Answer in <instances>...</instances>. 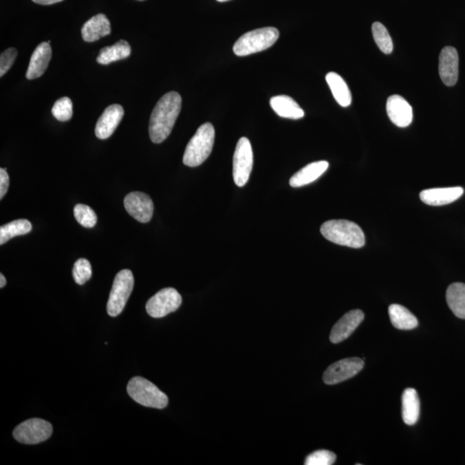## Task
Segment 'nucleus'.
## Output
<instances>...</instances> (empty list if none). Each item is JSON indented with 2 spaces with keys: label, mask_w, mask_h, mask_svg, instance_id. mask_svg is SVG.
Masks as SVG:
<instances>
[{
  "label": "nucleus",
  "mask_w": 465,
  "mask_h": 465,
  "mask_svg": "<svg viewBox=\"0 0 465 465\" xmlns=\"http://www.w3.org/2000/svg\"><path fill=\"white\" fill-rule=\"evenodd\" d=\"M254 166V153L250 142L246 138L239 140L232 160V176L239 187L248 183Z\"/></svg>",
  "instance_id": "7"
},
{
  "label": "nucleus",
  "mask_w": 465,
  "mask_h": 465,
  "mask_svg": "<svg viewBox=\"0 0 465 465\" xmlns=\"http://www.w3.org/2000/svg\"><path fill=\"white\" fill-rule=\"evenodd\" d=\"M182 303V297L173 288L160 290L146 304L147 313L153 318L165 317L176 311Z\"/></svg>",
  "instance_id": "9"
},
{
  "label": "nucleus",
  "mask_w": 465,
  "mask_h": 465,
  "mask_svg": "<svg viewBox=\"0 0 465 465\" xmlns=\"http://www.w3.org/2000/svg\"><path fill=\"white\" fill-rule=\"evenodd\" d=\"M446 302L453 313L460 319H465V285L454 283L446 290Z\"/></svg>",
  "instance_id": "25"
},
{
  "label": "nucleus",
  "mask_w": 465,
  "mask_h": 465,
  "mask_svg": "<svg viewBox=\"0 0 465 465\" xmlns=\"http://www.w3.org/2000/svg\"><path fill=\"white\" fill-rule=\"evenodd\" d=\"M73 102L67 97L61 98L54 102L52 114L58 121H69L73 116Z\"/></svg>",
  "instance_id": "29"
},
{
  "label": "nucleus",
  "mask_w": 465,
  "mask_h": 465,
  "mask_svg": "<svg viewBox=\"0 0 465 465\" xmlns=\"http://www.w3.org/2000/svg\"><path fill=\"white\" fill-rule=\"evenodd\" d=\"M402 419L407 425L413 426L420 417V399L415 389L409 388L403 392L402 398Z\"/></svg>",
  "instance_id": "21"
},
{
  "label": "nucleus",
  "mask_w": 465,
  "mask_h": 465,
  "mask_svg": "<svg viewBox=\"0 0 465 465\" xmlns=\"http://www.w3.org/2000/svg\"><path fill=\"white\" fill-rule=\"evenodd\" d=\"M372 34H374L376 44L382 52L386 54H391L394 46H393L391 36L385 26L381 23L375 22L372 25Z\"/></svg>",
  "instance_id": "27"
},
{
  "label": "nucleus",
  "mask_w": 465,
  "mask_h": 465,
  "mask_svg": "<svg viewBox=\"0 0 465 465\" xmlns=\"http://www.w3.org/2000/svg\"><path fill=\"white\" fill-rule=\"evenodd\" d=\"M459 58L455 47H444L440 54L439 73L441 80L447 87L456 85L458 78Z\"/></svg>",
  "instance_id": "13"
},
{
  "label": "nucleus",
  "mask_w": 465,
  "mask_h": 465,
  "mask_svg": "<svg viewBox=\"0 0 465 465\" xmlns=\"http://www.w3.org/2000/svg\"><path fill=\"white\" fill-rule=\"evenodd\" d=\"M270 105H271L273 111L281 118L297 120V119L303 118L304 116L303 109L289 96H276V97L271 98Z\"/></svg>",
  "instance_id": "20"
},
{
  "label": "nucleus",
  "mask_w": 465,
  "mask_h": 465,
  "mask_svg": "<svg viewBox=\"0 0 465 465\" xmlns=\"http://www.w3.org/2000/svg\"><path fill=\"white\" fill-rule=\"evenodd\" d=\"M215 142V129L210 122H206L197 129L196 134L190 140L183 157L184 165L196 167L203 164L210 156Z\"/></svg>",
  "instance_id": "3"
},
{
  "label": "nucleus",
  "mask_w": 465,
  "mask_h": 465,
  "mask_svg": "<svg viewBox=\"0 0 465 465\" xmlns=\"http://www.w3.org/2000/svg\"><path fill=\"white\" fill-rule=\"evenodd\" d=\"M74 214L78 224L85 228H94L97 224V215L88 205L77 204L74 207Z\"/></svg>",
  "instance_id": "28"
},
{
  "label": "nucleus",
  "mask_w": 465,
  "mask_h": 465,
  "mask_svg": "<svg viewBox=\"0 0 465 465\" xmlns=\"http://www.w3.org/2000/svg\"><path fill=\"white\" fill-rule=\"evenodd\" d=\"M134 283V276L129 270H122L116 274L107 303L109 316L116 317L122 312L131 295Z\"/></svg>",
  "instance_id": "6"
},
{
  "label": "nucleus",
  "mask_w": 465,
  "mask_h": 465,
  "mask_svg": "<svg viewBox=\"0 0 465 465\" xmlns=\"http://www.w3.org/2000/svg\"><path fill=\"white\" fill-rule=\"evenodd\" d=\"M389 314L393 326L398 329L412 330L418 327L417 318L407 307L399 304L389 306Z\"/></svg>",
  "instance_id": "23"
},
{
  "label": "nucleus",
  "mask_w": 465,
  "mask_h": 465,
  "mask_svg": "<svg viewBox=\"0 0 465 465\" xmlns=\"http://www.w3.org/2000/svg\"><path fill=\"white\" fill-rule=\"evenodd\" d=\"M321 235L333 244L352 248H361L365 237L360 226L347 220H330L321 227Z\"/></svg>",
  "instance_id": "2"
},
{
  "label": "nucleus",
  "mask_w": 465,
  "mask_h": 465,
  "mask_svg": "<svg viewBox=\"0 0 465 465\" xmlns=\"http://www.w3.org/2000/svg\"><path fill=\"white\" fill-rule=\"evenodd\" d=\"M218 2H227L229 1V0H217Z\"/></svg>",
  "instance_id": "36"
},
{
  "label": "nucleus",
  "mask_w": 465,
  "mask_h": 465,
  "mask_svg": "<svg viewBox=\"0 0 465 465\" xmlns=\"http://www.w3.org/2000/svg\"><path fill=\"white\" fill-rule=\"evenodd\" d=\"M328 166L329 164L325 160L309 164L290 177V186L299 188L313 183L326 172Z\"/></svg>",
  "instance_id": "19"
},
{
  "label": "nucleus",
  "mask_w": 465,
  "mask_h": 465,
  "mask_svg": "<svg viewBox=\"0 0 465 465\" xmlns=\"http://www.w3.org/2000/svg\"><path fill=\"white\" fill-rule=\"evenodd\" d=\"M131 54V47L128 42L120 40L114 45L105 47L99 51L97 58L98 63L109 65L114 61L126 59Z\"/></svg>",
  "instance_id": "24"
},
{
  "label": "nucleus",
  "mask_w": 465,
  "mask_h": 465,
  "mask_svg": "<svg viewBox=\"0 0 465 465\" xmlns=\"http://www.w3.org/2000/svg\"><path fill=\"white\" fill-rule=\"evenodd\" d=\"M32 230V225L26 219H20L3 225L0 227V244L4 245L11 239L29 234Z\"/></svg>",
  "instance_id": "26"
},
{
  "label": "nucleus",
  "mask_w": 465,
  "mask_h": 465,
  "mask_svg": "<svg viewBox=\"0 0 465 465\" xmlns=\"http://www.w3.org/2000/svg\"><path fill=\"white\" fill-rule=\"evenodd\" d=\"M279 37L278 29L273 27L252 30L244 34L235 43L234 53L238 56H247L261 52L274 45Z\"/></svg>",
  "instance_id": "4"
},
{
  "label": "nucleus",
  "mask_w": 465,
  "mask_h": 465,
  "mask_svg": "<svg viewBox=\"0 0 465 465\" xmlns=\"http://www.w3.org/2000/svg\"><path fill=\"white\" fill-rule=\"evenodd\" d=\"M17 56H18V51L14 47H10L2 52L0 56V77L4 76L11 69Z\"/></svg>",
  "instance_id": "32"
},
{
  "label": "nucleus",
  "mask_w": 465,
  "mask_h": 465,
  "mask_svg": "<svg viewBox=\"0 0 465 465\" xmlns=\"http://www.w3.org/2000/svg\"><path fill=\"white\" fill-rule=\"evenodd\" d=\"M182 98L176 91L167 92L157 102L150 118L149 136L153 143H162L169 138L179 116Z\"/></svg>",
  "instance_id": "1"
},
{
  "label": "nucleus",
  "mask_w": 465,
  "mask_h": 465,
  "mask_svg": "<svg viewBox=\"0 0 465 465\" xmlns=\"http://www.w3.org/2000/svg\"><path fill=\"white\" fill-rule=\"evenodd\" d=\"M389 118L400 128L408 127L413 121V109L404 98L399 95L389 97L386 105Z\"/></svg>",
  "instance_id": "14"
},
{
  "label": "nucleus",
  "mask_w": 465,
  "mask_h": 465,
  "mask_svg": "<svg viewBox=\"0 0 465 465\" xmlns=\"http://www.w3.org/2000/svg\"><path fill=\"white\" fill-rule=\"evenodd\" d=\"M326 80L338 104L342 107H348L352 104V94L343 78L334 72H330L326 75Z\"/></svg>",
  "instance_id": "22"
},
{
  "label": "nucleus",
  "mask_w": 465,
  "mask_h": 465,
  "mask_svg": "<svg viewBox=\"0 0 465 465\" xmlns=\"http://www.w3.org/2000/svg\"><path fill=\"white\" fill-rule=\"evenodd\" d=\"M336 460V455L330 451L320 450L314 451L306 457V465H331Z\"/></svg>",
  "instance_id": "31"
},
{
  "label": "nucleus",
  "mask_w": 465,
  "mask_h": 465,
  "mask_svg": "<svg viewBox=\"0 0 465 465\" xmlns=\"http://www.w3.org/2000/svg\"><path fill=\"white\" fill-rule=\"evenodd\" d=\"M10 186V177L6 169H0V199L8 193Z\"/></svg>",
  "instance_id": "33"
},
{
  "label": "nucleus",
  "mask_w": 465,
  "mask_h": 465,
  "mask_svg": "<svg viewBox=\"0 0 465 465\" xmlns=\"http://www.w3.org/2000/svg\"><path fill=\"white\" fill-rule=\"evenodd\" d=\"M53 426L47 420L30 419L16 427L13 436L19 443L36 444L49 440L52 435Z\"/></svg>",
  "instance_id": "8"
},
{
  "label": "nucleus",
  "mask_w": 465,
  "mask_h": 465,
  "mask_svg": "<svg viewBox=\"0 0 465 465\" xmlns=\"http://www.w3.org/2000/svg\"><path fill=\"white\" fill-rule=\"evenodd\" d=\"M364 318L365 314L360 310H351L344 314L332 328L329 336L332 343L338 344L347 340L360 326Z\"/></svg>",
  "instance_id": "12"
},
{
  "label": "nucleus",
  "mask_w": 465,
  "mask_h": 465,
  "mask_svg": "<svg viewBox=\"0 0 465 465\" xmlns=\"http://www.w3.org/2000/svg\"><path fill=\"white\" fill-rule=\"evenodd\" d=\"M128 394L135 402L149 408L162 409L169 404V398L153 382L141 377L131 379Z\"/></svg>",
  "instance_id": "5"
},
{
  "label": "nucleus",
  "mask_w": 465,
  "mask_h": 465,
  "mask_svg": "<svg viewBox=\"0 0 465 465\" xmlns=\"http://www.w3.org/2000/svg\"><path fill=\"white\" fill-rule=\"evenodd\" d=\"M111 32V23L104 14L92 17L85 23L81 29L82 39L87 43L96 42L102 37L109 35Z\"/></svg>",
  "instance_id": "18"
},
{
  "label": "nucleus",
  "mask_w": 465,
  "mask_h": 465,
  "mask_svg": "<svg viewBox=\"0 0 465 465\" xmlns=\"http://www.w3.org/2000/svg\"><path fill=\"white\" fill-rule=\"evenodd\" d=\"M0 280H1V281H0V288H4L6 285V279L4 275L0 274Z\"/></svg>",
  "instance_id": "35"
},
{
  "label": "nucleus",
  "mask_w": 465,
  "mask_h": 465,
  "mask_svg": "<svg viewBox=\"0 0 465 465\" xmlns=\"http://www.w3.org/2000/svg\"><path fill=\"white\" fill-rule=\"evenodd\" d=\"M52 57V49L49 43H40L30 57L26 78L28 80L39 78L45 73Z\"/></svg>",
  "instance_id": "17"
},
{
  "label": "nucleus",
  "mask_w": 465,
  "mask_h": 465,
  "mask_svg": "<svg viewBox=\"0 0 465 465\" xmlns=\"http://www.w3.org/2000/svg\"><path fill=\"white\" fill-rule=\"evenodd\" d=\"M125 207L128 213L142 224L150 221L153 214L151 197L140 191H134L125 198Z\"/></svg>",
  "instance_id": "11"
},
{
  "label": "nucleus",
  "mask_w": 465,
  "mask_h": 465,
  "mask_svg": "<svg viewBox=\"0 0 465 465\" xmlns=\"http://www.w3.org/2000/svg\"><path fill=\"white\" fill-rule=\"evenodd\" d=\"M91 266L87 259H80L74 263L73 277L78 285H84L91 278Z\"/></svg>",
  "instance_id": "30"
},
{
  "label": "nucleus",
  "mask_w": 465,
  "mask_h": 465,
  "mask_svg": "<svg viewBox=\"0 0 465 465\" xmlns=\"http://www.w3.org/2000/svg\"><path fill=\"white\" fill-rule=\"evenodd\" d=\"M364 365V361L358 358H347L335 362L324 372L323 381L328 385L340 384L356 376Z\"/></svg>",
  "instance_id": "10"
},
{
  "label": "nucleus",
  "mask_w": 465,
  "mask_h": 465,
  "mask_svg": "<svg viewBox=\"0 0 465 465\" xmlns=\"http://www.w3.org/2000/svg\"><path fill=\"white\" fill-rule=\"evenodd\" d=\"M464 189L462 187L433 188L424 190L420 194V200L430 206H442L463 196Z\"/></svg>",
  "instance_id": "16"
},
{
  "label": "nucleus",
  "mask_w": 465,
  "mask_h": 465,
  "mask_svg": "<svg viewBox=\"0 0 465 465\" xmlns=\"http://www.w3.org/2000/svg\"><path fill=\"white\" fill-rule=\"evenodd\" d=\"M32 1L34 3H36V4H39V5L50 6V5L56 4V3L63 1V0H32Z\"/></svg>",
  "instance_id": "34"
},
{
  "label": "nucleus",
  "mask_w": 465,
  "mask_h": 465,
  "mask_svg": "<svg viewBox=\"0 0 465 465\" xmlns=\"http://www.w3.org/2000/svg\"><path fill=\"white\" fill-rule=\"evenodd\" d=\"M124 115V108L121 105H109L98 118L95 128L96 136L101 140H105L111 136L120 124Z\"/></svg>",
  "instance_id": "15"
}]
</instances>
